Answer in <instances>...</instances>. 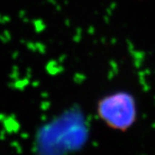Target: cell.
Instances as JSON below:
<instances>
[{"label": "cell", "mask_w": 155, "mask_h": 155, "mask_svg": "<svg viewBox=\"0 0 155 155\" xmlns=\"http://www.w3.org/2000/svg\"><path fill=\"white\" fill-rule=\"evenodd\" d=\"M97 114L108 127L126 132L136 122V102L128 92H115L107 95L97 102Z\"/></svg>", "instance_id": "6da1fadb"}]
</instances>
